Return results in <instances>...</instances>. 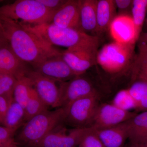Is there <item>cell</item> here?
Wrapping results in <instances>:
<instances>
[{"label": "cell", "mask_w": 147, "mask_h": 147, "mask_svg": "<svg viewBox=\"0 0 147 147\" xmlns=\"http://www.w3.org/2000/svg\"><path fill=\"white\" fill-rule=\"evenodd\" d=\"M50 23L61 28L81 31L80 0H67L66 2L54 13Z\"/></svg>", "instance_id": "obj_15"}, {"label": "cell", "mask_w": 147, "mask_h": 147, "mask_svg": "<svg viewBox=\"0 0 147 147\" xmlns=\"http://www.w3.org/2000/svg\"><path fill=\"white\" fill-rule=\"evenodd\" d=\"M3 96H0V122L2 123L9 108L12 99Z\"/></svg>", "instance_id": "obj_31"}, {"label": "cell", "mask_w": 147, "mask_h": 147, "mask_svg": "<svg viewBox=\"0 0 147 147\" xmlns=\"http://www.w3.org/2000/svg\"><path fill=\"white\" fill-rule=\"evenodd\" d=\"M139 40L144 42L147 44V33H145L141 34Z\"/></svg>", "instance_id": "obj_34"}, {"label": "cell", "mask_w": 147, "mask_h": 147, "mask_svg": "<svg viewBox=\"0 0 147 147\" xmlns=\"http://www.w3.org/2000/svg\"><path fill=\"white\" fill-rule=\"evenodd\" d=\"M109 30L115 42L125 45H135L140 37L131 16L117 15L110 24Z\"/></svg>", "instance_id": "obj_12"}, {"label": "cell", "mask_w": 147, "mask_h": 147, "mask_svg": "<svg viewBox=\"0 0 147 147\" xmlns=\"http://www.w3.org/2000/svg\"><path fill=\"white\" fill-rule=\"evenodd\" d=\"M116 107L126 111L136 110V102L127 89L121 90L115 96L112 103Z\"/></svg>", "instance_id": "obj_25"}, {"label": "cell", "mask_w": 147, "mask_h": 147, "mask_svg": "<svg viewBox=\"0 0 147 147\" xmlns=\"http://www.w3.org/2000/svg\"><path fill=\"white\" fill-rule=\"evenodd\" d=\"M17 79L18 81L13 92V98L25 108L33 86L31 81L26 75L21 76Z\"/></svg>", "instance_id": "obj_23"}, {"label": "cell", "mask_w": 147, "mask_h": 147, "mask_svg": "<svg viewBox=\"0 0 147 147\" xmlns=\"http://www.w3.org/2000/svg\"><path fill=\"white\" fill-rule=\"evenodd\" d=\"M97 0H80V23L82 31L97 35L96 3Z\"/></svg>", "instance_id": "obj_17"}, {"label": "cell", "mask_w": 147, "mask_h": 147, "mask_svg": "<svg viewBox=\"0 0 147 147\" xmlns=\"http://www.w3.org/2000/svg\"><path fill=\"white\" fill-rule=\"evenodd\" d=\"M116 7L119 11H126L129 8H131L133 1L132 0H115Z\"/></svg>", "instance_id": "obj_32"}, {"label": "cell", "mask_w": 147, "mask_h": 147, "mask_svg": "<svg viewBox=\"0 0 147 147\" xmlns=\"http://www.w3.org/2000/svg\"><path fill=\"white\" fill-rule=\"evenodd\" d=\"M8 147H21L20 146H18V144H17L16 142H15V143H13V144H11V145H10V146H8Z\"/></svg>", "instance_id": "obj_35"}, {"label": "cell", "mask_w": 147, "mask_h": 147, "mask_svg": "<svg viewBox=\"0 0 147 147\" xmlns=\"http://www.w3.org/2000/svg\"><path fill=\"white\" fill-rule=\"evenodd\" d=\"M20 127H0V147H8L15 143V136Z\"/></svg>", "instance_id": "obj_29"}, {"label": "cell", "mask_w": 147, "mask_h": 147, "mask_svg": "<svg viewBox=\"0 0 147 147\" xmlns=\"http://www.w3.org/2000/svg\"><path fill=\"white\" fill-rule=\"evenodd\" d=\"M33 68L34 71L59 82H67L77 76L61 54L47 59Z\"/></svg>", "instance_id": "obj_13"}, {"label": "cell", "mask_w": 147, "mask_h": 147, "mask_svg": "<svg viewBox=\"0 0 147 147\" xmlns=\"http://www.w3.org/2000/svg\"><path fill=\"white\" fill-rule=\"evenodd\" d=\"M19 24L53 47V45H56L69 49L99 46L100 43V38L98 36L88 34L76 29L61 28L52 23L36 25Z\"/></svg>", "instance_id": "obj_2"}, {"label": "cell", "mask_w": 147, "mask_h": 147, "mask_svg": "<svg viewBox=\"0 0 147 147\" xmlns=\"http://www.w3.org/2000/svg\"><path fill=\"white\" fill-rule=\"evenodd\" d=\"M135 45L114 42L104 45L98 51L97 64L107 73L117 74L131 66L134 58Z\"/></svg>", "instance_id": "obj_5"}, {"label": "cell", "mask_w": 147, "mask_h": 147, "mask_svg": "<svg viewBox=\"0 0 147 147\" xmlns=\"http://www.w3.org/2000/svg\"><path fill=\"white\" fill-rule=\"evenodd\" d=\"M147 9V0H133L131 12L132 19L139 37L146 17Z\"/></svg>", "instance_id": "obj_24"}, {"label": "cell", "mask_w": 147, "mask_h": 147, "mask_svg": "<svg viewBox=\"0 0 147 147\" xmlns=\"http://www.w3.org/2000/svg\"><path fill=\"white\" fill-rule=\"evenodd\" d=\"M17 81L18 79L12 74L0 73V96L13 98Z\"/></svg>", "instance_id": "obj_27"}, {"label": "cell", "mask_w": 147, "mask_h": 147, "mask_svg": "<svg viewBox=\"0 0 147 147\" xmlns=\"http://www.w3.org/2000/svg\"><path fill=\"white\" fill-rule=\"evenodd\" d=\"M55 13L38 0H17L0 8V16L28 25L50 23Z\"/></svg>", "instance_id": "obj_4"}, {"label": "cell", "mask_w": 147, "mask_h": 147, "mask_svg": "<svg viewBox=\"0 0 147 147\" xmlns=\"http://www.w3.org/2000/svg\"><path fill=\"white\" fill-rule=\"evenodd\" d=\"M129 129V140L130 141L147 127V111L137 113L127 121Z\"/></svg>", "instance_id": "obj_26"}, {"label": "cell", "mask_w": 147, "mask_h": 147, "mask_svg": "<svg viewBox=\"0 0 147 147\" xmlns=\"http://www.w3.org/2000/svg\"><path fill=\"white\" fill-rule=\"evenodd\" d=\"M98 47L90 46L67 49L61 52V56L76 76H80L97 64Z\"/></svg>", "instance_id": "obj_9"}, {"label": "cell", "mask_w": 147, "mask_h": 147, "mask_svg": "<svg viewBox=\"0 0 147 147\" xmlns=\"http://www.w3.org/2000/svg\"><path fill=\"white\" fill-rule=\"evenodd\" d=\"M26 64L13 52L8 41L0 36V73L10 74L18 79L26 76L30 69Z\"/></svg>", "instance_id": "obj_14"}, {"label": "cell", "mask_w": 147, "mask_h": 147, "mask_svg": "<svg viewBox=\"0 0 147 147\" xmlns=\"http://www.w3.org/2000/svg\"><path fill=\"white\" fill-rule=\"evenodd\" d=\"M83 75L76 76L67 82H59L60 108L67 110L71 103L80 98L100 94L91 81Z\"/></svg>", "instance_id": "obj_7"}, {"label": "cell", "mask_w": 147, "mask_h": 147, "mask_svg": "<svg viewBox=\"0 0 147 147\" xmlns=\"http://www.w3.org/2000/svg\"><path fill=\"white\" fill-rule=\"evenodd\" d=\"M100 101V95L96 94L74 101L66 111L64 122L73 128L90 127Z\"/></svg>", "instance_id": "obj_6"}, {"label": "cell", "mask_w": 147, "mask_h": 147, "mask_svg": "<svg viewBox=\"0 0 147 147\" xmlns=\"http://www.w3.org/2000/svg\"><path fill=\"white\" fill-rule=\"evenodd\" d=\"M77 147H104L96 131L89 127Z\"/></svg>", "instance_id": "obj_28"}, {"label": "cell", "mask_w": 147, "mask_h": 147, "mask_svg": "<svg viewBox=\"0 0 147 147\" xmlns=\"http://www.w3.org/2000/svg\"><path fill=\"white\" fill-rule=\"evenodd\" d=\"M26 76L31 81L37 94L45 104L52 108H60L59 86L56 80L34 71L29 69Z\"/></svg>", "instance_id": "obj_10"}, {"label": "cell", "mask_w": 147, "mask_h": 147, "mask_svg": "<svg viewBox=\"0 0 147 147\" xmlns=\"http://www.w3.org/2000/svg\"><path fill=\"white\" fill-rule=\"evenodd\" d=\"M49 10L55 12L62 6L67 0H38Z\"/></svg>", "instance_id": "obj_30"}, {"label": "cell", "mask_w": 147, "mask_h": 147, "mask_svg": "<svg viewBox=\"0 0 147 147\" xmlns=\"http://www.w3.org/2000/svg\"><path fill=\"white\" fill-rule=\"evenodd\" d=\"M96 131L104 147H124L129 137L127 121L110 128Z\"/></svg>", "instance_id": "obj_16"}, {"label": "cell", "mask_w": 147, "mask_h": 147, "mask_svg": "<svg viewBox=\"0 0 147 147\" xmlns=\"http://www.w3.org/2000/svg\"><path fill=\"white\" fill-rule=\"evenodd\" d=\"M26 123L25 108L12 99L2 125L11 127H20Z\"/></svg>", "instance_id": "obj_20"}, {"label": "cell", "mask_w": 147, "mask_h": 147, "mask_svg": "<svg viewBox=\"0 0 147 147\" xmlns=\"http://www.w3.org/2000/svg\"><path fill=\"white\" fill-rule=\"evenodd\" d=\"M0 36L8 41L18 57L32 67L61 53L19 23L2 16H0Z\"/></svg>", "instance_id": "obj_1"}, {"label": "cell", "mask_w": 147, "mask_h": 147, "mask_svg": "<svg viewBox=\"0 0 147 147\" xmlns=\"http://www.w3.org/2000/svg\"><path fill=\"white\" fill-rule=\"evenodd\" d=\"M48 108L49 106L39 97L33 87L25 108L26 122L35 116L48 110Z\"/></svg>", "instance_id": "obj_22"}, {"label": "cell", "mask_w": 147, "mask_h": 147, "mask_svg": "<svg viewBox=\"0 0 147 147\" xmlns=\"http://www.w3.org/2000/svg\"><path fill=\"white\" fill-rule=\"evenodd\" d=\"M137 113L121 110L112 103H100L90 127L96 130L110 128L127 121Z\"/></svg>", "instance_id": "obj_11"}, {"label": "cell", "mask_w": 147, "mask_h": 147, "mask_svg": "<svg viewBox=\"0 0 147 147\" xmlns=\"http://www.w3.org/2000/svg\"><path fill=\"white\" fill-rule=\"evenodd\" d=\"M65 115V109L59 108L35 116L24 123L15 137V142L18 145L34 147L55 127L64 122Z\"/></svg>", "instance_id": "obj_3"}, {"label": "cell", "mask_w": 147, "mask_h": 147, "mask_svg": "<svg viewBox=\"0 0 147 147\" xmlns=\"http://www.w3.org/2000/svg\"><path fill=\"white\" fill-rule=\"evenodd\" d=\"M116 9L117 7L115 1L97 0L96 3L97 35L109 30L110 24L117 16Z\"/></svg>", "instance_id": "obj_18"}, {"label": "cell", "mask_w": 147, "mask_h": 147, "mask_svg": "<svg viewBox=\"0 0 147 147\" xmlns=\"http://www.w3.org/2000/svg\"><path fill=\"white\" fill-rule=\"evenodd\" d=\"M138 50L131 66V80L139 76H147V44L139 41Z\"/></svg>", "instance_id": "obj_21"}, {"label": "cell", "mask_w": 147, "mask_h": 147, "mask_svg": "<svg viewBox=\"0 0 147 147\" xmlns=\"http://www.w3.org/2000/svg\"><path fill=\"white\" fill-rule=\"evenodd\" d=\"M128 147H147V142L139 144H129V146Z\"/></svg>", "instance_id": "obj_33"}, {"label": "cell", "mask_w": 147, "mask_h": 147, "mask_svg": "<svg viewBox=\"0 0 147 147\" xmlns=\"http://www.w3.org/2000/svg\"><path fill=\"white\" fill-rule=\"evenodd\" d=\"M89 128L68 129L61 123L34 147H77Z\"/></svg>", "instance_id": "obj_8"}, {"label": "cell", "mask_w": 147, "mask_h": 147, "mask_svg": "<svg viewBox=\"0 0 147 147\" xmlns=\"http://www.w3.org/2000/svg\"><path fill=\"white\" fill-rule=\"evenodd\" d=\"M136 102L135 112L147 111V76H139L132 79L127 88Z\"/></svg>", "instance_id": "obj_19"}]
</instances>
